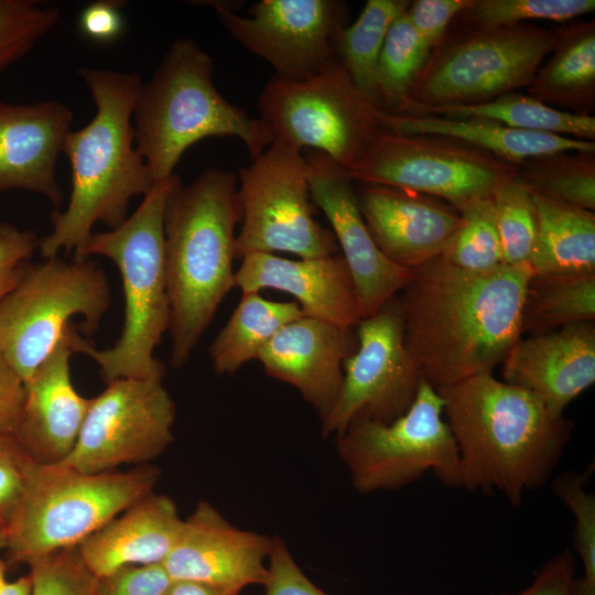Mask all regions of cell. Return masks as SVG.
<instances>
[{
  "label": "cell",
  "instance_id": "13",
  "mask_svg": "<svg viewBox=\"0 0 595 595\" xmlns=\"http://www.w3.org/2000/svg\"><path fill=\"white\" fill-rule=\"evenodd\" d=\"M517 165L461 140L401 134L381 129L348 171L354 181L407 188L442 199L455 209L490 197Z\"/></svg>",
  "mask_w": 595,
  "mask_h": 595
},
{
  "label": "cell",
  "instance_id": "17",
  "mask_svg": "<svg viewBox=\"0 0 595 595\" xmlns=\"http://www.w3.org/2000/svg\"><path fill=\"white\" fill-rule=\"evenodd\" d=\"M306 162L312 201L331 225L353 277L361 316L372 315L399 294L411 270L391 262L375 244L348 171L317 151Z\"/></svg>",
  "mask_w": 595,
  "mask_h": 595
},
{
  "label": "cell",
  "instance_id": "30",
  "mask_svg": "<svg viewBox=\"0 0 595 595\" xmlns=\"http://www.w3.org/2000/svg\"><path fill=\"white\" fill-rule=\"evenodd\" d=\"M404 115L476 117L524 131L558 134L576 140H595L594 116L560 110L518 91L507 93L483 104L415 108Z\"/></svg>",
  "mask_w": 595,
  "mask_h": 595
},
{
  "label": "cell",
  "instance_id": "40",
  "mask_svg": "<svg viewBox=\"0 0 595 595\" xmlns=\"http://www.w3.org/2000/svg\"><path fill=\"white\" fill-rule=\"evenodd\" d=\"M29 566L31 595H98V577L85 565L76 547L51 553Z\"/></svg>",
  "mask_w": 595,
  "mask_h": 595
},
{
  "label": "cell",
  "instance_id": "34",
  "mask_svg": "<svg viewBox=\"0 0 595 595\" xmlns=\"http://www.w3.org/2000/svg\"><path fill=\"white\" fill-rule=\"evenodd\" d=\"M432 50L411 24L407 10L391 24L377 67V98L382 111L397 113Z\"/></svg>",
  "mask_w": 595,
  "mask_h": 595
},
{
  "label": "cell",
  "instance_id": "25",
  "mask_svg": "<svg viewBox=\"0 0 595 595\" xmlns=\"http://www.w3.org/2000/svg\"><path fill=\"white\" fill-rule=\"evenodd\" d=\"M183 522L174 500L152 491L76 548L98 578L125 567L162 564L176 544Z\"/></svg>",
  "mask_w": 595,
  "mask_h": 595
},
{
  "label": "cell",
  "instance_id": "23",
  "mask_svg": "<svg viewBox=\"0 0 595 595\" xmlns=\"http://www.w3.org/2000/svg\"><path fill=\"white\" fill-rule=\"evenodd\" d=\"M502 365L504 381L539 397L556 415L595 382V325L571 324L520 339Z\"/></svg>",
  "mask_w": 595,
  "mask_h": 595
},
{
  "label": "cell",
  "instance_id": "32",
  "mask_svg": "<svg viewBox=\"0 0 595 595\" xmlns=\"http://www.w3.org/2000/svg\"><path fill=\"white\" fill-rule=\"evenodd\" d=\"M410 3L408 0H368L355 22L344 26L336 36L338 63L379 109L376 83L379 55L391 24Z\"/></svg>",
  "mask_w": 595,
  "mask_h": 595
},
{
  "label": "cell",
  "instance_id": "6",
  "mask_svg": "<svg viewBox=\"0 0 595 595\" xmlns=\"http://www.w3.org/2000/svg\"><path fill=\"white\" fill-rule=\"evenodd\" d=\"M175 176L156 181L119 227L93 232L87 242L85 258H108L122 280L125 321L116 344L100 350L78 328L72 338L73 351L90 357L106 383L119 378H164V365L154 350L170 325L164 212Z\"/></svg>",
  "mask_w": 595,
  "mask_h": 595
},
{
  "label": "cell",
  "instance_id": "28",
  "mask_svg": "<svg viewBox=\"0 0 595 595\" xmlns=\"http://www.w3.org/2000/svg\"><path fill=\"white\" fill-rule=\"evenodd\" d=\"M534 274H595V213L532 193Z\"/></svg>",
  "mask_w": 595,
  "mask_h": 595
},
{
  "label": "cell",
  "instance_id": "50",
  "mask_svg": "<svg viewBox=\"0 0 595 595\" xmlns=\"http://www.w3.org/2000/svg\"><path fill=\"white\" fill-rule=\"evenodd\" d=\"M32 582L29 574L8 581L0 589V595H31Z\"/></svg>",
  "mask_w": 595,
  "mask_h": 595
},
{
  "label": "cell",
  "instance_id": "33",
  "mask_svg": "<svg viewBox=\"0 0 595 595\" xmlns=\"http://www.w3.org/2000/svg\"><path fill=\"white\" fill-rule=\"evenodd\" d=\"M513 177L532 193L595 209V152L561 151L531 158L517 164Z\"/></svg>",
  "mask_w": 595,
  "mask_h": 595
},
{
  "label": "cell",
  "instance_id": "15",
  "mask_svg": "<svg viewBox=\"0 0 595 595\" xmlns=\"http://www.w3.org/2000/svg\"><path fill=\"white\" fill-rule=\"evenodd\" d=\"M175 403L163 378H119L91 398L76 444L62 462L85 474L149 464L174 440Z\"/></svg>",
  "mask_w": 595,
  "mask_h": 595
},
{
  "label": "cell",
  "instance_id": "5",
  "mask_svg": "<svg viewBox=\"0 0 595 595\" xmlns=\"http://www.w3.org/2000/svg\"><path fill=\"white\" fill-rule=\"evenodd\" d=\"M134 143L154 182L174 174L185 151L213 137L239 139L251 158L273 141L268 126L229 102L213 80V60L193 40H175L132 111Z\"/></svg>",
  "mask_w": 595,
  "mask_h": 595
},
{
  "label": "cell",
  "instance_id": "41",
  "mask_svg": "<svg viewBox=\"0 0 595 595\" xmlns=\"http://www.w3.org/2000/svg\"><path fill=\"white\" fill-rule=\"evenodd\" d=\"M35 464L14 433L0 430V518L6 522L20 501Z\"/></svg>",
  "mask_w": 595,
  "mask_h": 595
},
{
  "label": "cell",
  "instance_id": "7",
  "mask_svg": "<svg viewBox=\"0 0 595 595\" xmlns=\"http://www.w3.org/2000/svg\"><path fill=\"white\" fill-rule=\"evenodd\" d=\"M160 470L143 464L126 472L80 473L64 463L35 464L7 521L14 563L75 548L109 520L154 491Z\"/></svg>",
  "mask_w": 595,
  "mask_h": 595
},
{
  "label": "cell",
  "instance_id": "46",
  "mask_svg": "<svg viewBox=\"0 0 595 595\" xmlns=\"http://www.w3.org/2000/svg\"><path fill=\"white\" fill-rule=\"evenodd\" d=\"M575 567L574 554L565 548L542 564L527 588L517 594L501 595H571Z\"/></svg>",
  "mask_w": 595,
  "mask_h": 595
},
{
  "label": "cell",
  "instance_id": "44",
  "mask_svg": "<svg viewBox=\"0 0 595 595\" xmlns=\"http://www.w3.org/2000/svg\"><path fill=\"white\" fill-rule=\"evenodd\" d=\"M474 0H415L407 9L408 18L433 51L444 39L453 20Z\"/></svg>",
  "mask_w": 595,
  "mask_h": 595
},
{
  "label": "cell",
  "instance_id": "10",
  "mask_svg": "<svg viewBox=\"0 0 595 595\" xmlns=\"http://www.w3.org/2000/svg\"><path fill=\"white\" fill-rule=\"evenodd\" d=\"M443 399L422 379L405 413L389 423L358 419L334 436L336 452L359 494L397 490L432 472L459 487L458 456Z\"/></svg>",
  "mask_w": 595,
  "mask_h": 595
},
{
  "label": "cell",
  "instance_id": "4",
  "mask_svg": "<svg viewBox=\"0 0 595 595\" xmlns=\"http://www.w3.org/2000/svg\"><path fill=\"white\" fill-rule=\"evenodd\" d=\"M238 180L207 169L184 185L175 176L164 212V271L170 303V363L184 366L235 286Z\"/></svg>",
  "mask_w": 595,
  "mask_h": 595
},
{
  "label": "cell",
  "instance_id": "51",
  "mask_svg": "<svg viewBox=\"0 0 595 595\" xmlns=\"http://www.w3.org/2000/svg\"><path fill=\"white\" fill-rule=\"evenodd\" d=\"M7 548V522L0 518V550Z\"/></svg>",
  "mask_w": 595,
  "mask_h": 595
},
{
  "label": "cell",
  "instance_id": "14",
  "mask_svg": "<svg viewBox=\"0 0 595 595\" xmlns=\"http://www.w3.org/2000/svg\"><path fill=\"white\" fill-rule=\"evenodd\" d=\"M356 326V348L344 361L339 392L321 419L323 437L336 436L358 419L396 420L411 407L423 379L404 345L397 295Z\"/></svg>",
  "mask_w": 595,
  "mask_h": 595
},
{
  "label": "cell",
  "instance_id": "48",
  "mask_svg": "<svg viewBox=\"0 0 595 595\" xmlns=\"http://www.w3.org/2000/svg\"><path fill=\"white\" fill-rule=\"evenodd\" d=\"M24 385L0 355V430L15 432Z\"/></svg>",
  "mask_w": 595,
  "mask_h": 595
},
{
  "label": "cell",
  "instance_id": "29",
  "mask_svg": "<svg viewBox=\"0 0 595 595\" xmlns=\"http://www.w3.org/2000/svg\"><path fill=\"white\" fill-rule=\"evenodd\" d=\"M241 299L209 346L214 370L234 375L257 359L271 338L290 322L304 316L294 301H272L260 292H241Z\"/></svg>",
  "mask_w": 595,
  "mask_h": 595
},
{
  "label": "cell",
  "instance_id": "20",
  "mask_svg": "<svg viewBox=\"0 0 595 595\" xmlns=\"http://www.w3.org/2000/svg\"><path fill=\"white\" fill-rule=\"evenodd\" d=\"M69 323L57 345L24 385L15 436L37 464L62 463L73 451L90 399L75 389L69 369L73 334Z\"/></svg>",
  "mask_w": 595,
  "mask_h": 595
},
{
  "label": "cell",
  "instance_id": "26",
  "mask_svg": "<svg viewBox=\"0 0 595 595\" xmlns=\"http://www.w3.org/2000/svg\"><path fill=\"white\" fill-rule=\"evenodd\" d=\"M379 122L381 129L396 133L454 138L516 165L531 158L561 151L595 152L594 141L519 130L476 117L451 118L380 111Z\"/></svg>",
  "mask_w": 595,
  "mask_h": 595
},
{
  "label": "cell",
  "instance_id": "21",
  "mask_svg": "<svg viewBox=\"0 0 595 595\" xmlns=\"http://www.w3.org/2000/svg\"><path fill=\"white\" fill-rule=\"evenodd\" d=\"M241 292L272 289L292 295L304 316L351 328L363 318L353 277L342 257L288 259L253 253L235 273Z\"/></svg>",
  "mask_w": 595,
  "mask_h": 595
},
{
  "label": "cell",
  "instance_id": "36",
  "mask_svg": "<svg viewBox=\"0 0 595 595\" xmlns=\"http://www.w3.org/2000/svg\"><path fill=\"white\" fill-rule=\"evenodd\" d=\"M496 223L507 266L529 264L537 236V214L531 192L513 176L491 191Z\"/></svg>",
  "mask_w": 595,
  "mask_h": 595
},
{
  "label": "cell",
  "instance_id": "39",
  "mask_svg": "<svg viewBox=\"0 0 595 595\" xmlns=\"http://www.w3.org/2000/svg\"><path fill=\"white\" fill-rule=\"evenodd\" d=\"M56 6L34 0H0V72L24 56L58 22Z\"/></svg>",
  "mask_w": 595,
  "mask_h": 595
},
{
  "label": "cell",
  "instance_id": "47",
  "mask_svg": "<svg viewBox=\"0 0 595 595\" xmlns=\"http://www.w3.org/2000/svg\"><path fill=\"white\" fill-rule=\"evenodd\" d=\"M123 2L100 0L86 6L79 15L82 33L97 42H110L122 32L123 19L121 7Z\"/></svg>",
  "mask_w": 595,
  "mask_h": 595
},
{
  "label": "cell",
  "instance_id": "24",
  "mask_svg": "<svg viewBox=\"0 0 595 595\" xmlns=\"http://www.w3.org/2000/svg\"><path fill=\"white\" fill-rule=\"evenodd\" d=\"M72 121V110L57 100L0 101V193L34 192L60 209L64 195L55 166Z\"/></svg>",
  "mask_w": 595,
  "mask_h": 595
},
{
  "label": "cell",
  "instance_id": "18",
  "mask_svg": "<svg viewBox=\"0 0 595 595\" xmlns=\"http://www.w3.org/2000/svg\"><path fill=\"white\" fill-rule=\"evenodd\" d=\"M272 544L273 537L240 529L212 504L199 501L162 566L171 580L239 595L246 586L264 585Z\"/></svg>",
  "mask_w": 595,
  "mask_h": 595
},
{
  "label": "cell",
  "instance_id": "31",
  "mask_svg": "<svg viewBox=\"0 0 595 595\" xmlns=\"http://www.w3.org/2000/svg\"><path fill=\"white\" fill-rule=\"evenodd\" d=\"M594 318L595 274H532L523 302L522 334L548 333Z\"/></svg>",
  "mask_w": 595,
  "mask_h": 595
},
{
  "label": "cell",
  "instance_id": "49",
  "mask_svg": "<svg viewBox=\"0 0 595 595\" xmlns=\"http://www.w3.org/2000/svg\"><path fill=\"white\" fill-rule=\"evenodd\" d=\"M163 595H229L203 583L171 580Z\"/></svg>",
  "mask_w": 595,
  "mask_h": 595
},
{
  "label": "cell",
  "instance_id": "9",
  "mask_svg": "<svg viewBox=\"0 0 595 595\" xmlns=\"http://www.w3.org/2000/svg\"><path fill=\"white\" fill-rule=\"evenodd\" d=\"M111 304L105 271L85 259L58 256L28 261L13 289L0 299V355L25 385L60 342L72 317L93 335Z\"/></svg>",
  "mask_w": 595,
  "mask_h": 595
},
{
  "label": "cell",
  "instance_id": "52",
  "mask_svg": "<svg viewBox=\"0 0 595 595\" xmlns=\"http://www.w3.org/2000/svg\"><path fill=\"white\" fill-rule=\"evenodd\" d=\"M7 582V564L0 559V589L6 585Z\"/></svg>",
  "mask_w": 595,
  "mask_h": 595
},
{
  "label": "cell",
  "instance_id": "37",
  "mask_svg": "<svg viewBox=\"0 0 595 595\" xmlns=\"http://www.w3.org/2000/svg\"><path fill=\"white\" fill-rule=\"evenodd\" d=\"M594 469L592 464L583 472L566 470L552 482L553 494L573 513V548L583 564V574L574 577L571 595H595V495L586 489Z\"/></svg>",
  "mask_w": 595,
  "mask_h": 595
},
{
  "label": "cell",
  "instance_id": "11",
  "mask_svg": "<svg viewBox=\"0 0 595 595\" xmlns=\"http://www.w3.org/2000/svg\"><path fill=\"white\" fill-rule=\"evenodd\" d=\"M273 140L312 148L349 171L381 130L380 110L338 63L304 79L273 76L258 99Z\"/></svg>",
  "mask_w": 595,
  "mask_h": 595
},
{
  "label": "cell",
  "instance_id": "12",
  "mask_svg": "<svg viewBox=\"0 0 595 595\" xmlns=\"http://www.w3.org/2000/svg\"><path fill=\"white\" fill-rule=\"evenodd\" d=\"M240 204L236 259L253 253L290 252L300 258L339 252L331 229L312 214L306 158L273 140L238 171Z\"/></svg>",
  "mask_w": 595,
  "mask_h": 595
},
{
  "label": "cell",
  "instance_id": "3",
  "mask_svg": "<svg viewBox=\"0 0 595 595\" xmlns=\"http://www.w3.org/2000/svg\"><path fill=\"white\" fill-rule=\"evenodd\" d=\"M97 107L88 125L69 131L62 152L69 161L72 190L65 210L51 214L52 231L40 238L43 258L60 250L85 260V249L96 223L110 229L128 217L130 201L154 185L149 167L134 143L132 111L142 85L137 72L80 67Z\"/></svg>",
  "mask_w": 595,
  "mask_h": 595
},
{
  "label": "cell",
  "instance_id": "8",
  "mask_svg": "<svg viewBox=\"0 0 595 595\" xmlns=\"http://www.w3.org/2000/svg\"><path fill=\"white\" fill-rule=\"evenodd\" d=\"M558 36L559 28L533 23L450 26L397 113L483 104L527 88Z\"/></svg>",
  "mask_w": 595,
  "mask_h": 595
},
{
  "label": "cell",
  "instance_id": "1",
  "mask_svg": "<svg viewBox=\"0 0 595 595\" xmlns=\"http://www.w3.org/2000/svg\"><path fill=\"white\" fill-rule=\"evenodd\" d=\"M532 274L528 263L473 272L441 257L411 270L397 299L405 348L430 386L493 374L504 363L521 339Z\"/></svg>",
  "mask_w": 595,
  "mask_h": 595
},
{
  "label": "cell",
  "instance_id": "22",
  "mask_svg": "<svg viewBox=\"0 0 595 595\" xmlns=\"http://www.w3.org/2000/svg\"><path fill=\"white\" fill-rule=\"evenodd\" d=\"M355 340L351 328L301 316L283 326L257 360L269 377L295 388L322 419L339 392Z\"/></svg>",
  "mask_w": 595,
  "mask_h": 595
},
{
  "label": "cell",
  "instance_id": "42",
  "mask_svg": "<svg viewBox=\"0 0 595 595\" xmlns=\"http://www.w3.org/2000/svg\"><path fill=\"white\" fill-rule=\"evenodd\" d=\"M264 595H328L300 569L285 542L273 537Z\"/></svg>",
  "mask_w": 595,
  "mask_h": 595
},
{
  "label": "cell",
  "instance_id": "43",
  "mask_svg": "<svg viewBox=\"0 0 595 595\" xmlns=\"http://www.w3.org/2000/svg\"><path fill=\"white\" fill-rule=\"evenodd\" d=\"M39 241L33 230H21L13 224L0 223V299L20 281Z\"/></svg>",
  "mask_w": 595,
  "mask_h": 595
},
{
  "label": "cell",
  "instance_id": "2",
  "mask_svg": "<svg viewBox=\"0 0 595 595\" xmlns=\"http://www.w3.org/2000/svg\"><path fill=\"white\" fill-rule=\"evenodd\" d=\"M437 391L457 448L459 487L498 491L519 508L527 490L550 480L572 436L573 421L493 374Z\"/></svg>",
  "mask_w": 595,
  "mask_h": 595
},
{
  "label": "cell",
  "instance_id": "38",
  "mask_svg": "<svg viewBox=\"0 0 595 595\" xmlns=\"http://www.w3.org/2000/svg\"><path fill=\"white\" fill-rule=\"evenodd\" d=\"M594 9V0H474L450 26L495 28L536 20L564 23Z\"/></svg>",
  "mask_w": 595,
  "mask_h": 595
},
{
  "label": "cell",
  "instance_id": "35",
  "mask_svg": "<svg viewBox=\"0 0 595 595\" xmlns=\"http://www.w3.org/2000/svg\"><path fill=\"white\" fill-rule=\"evenodd\" d=\"M456 210L459 224L440 257L457 268L473 272H486L504 264L491 198L467 202Z\"/></svg>",
  "mask_w": 595,
  "mask_h": 595
},
{
  "label": "cell",
  "instance_id": "27",
  "mask_svg": "<svg viewBox=\"0 0 595 595\" xmlns=\"http://www.w3.org/2000/svg\"><path fill=\"white\" fill-rule=\"evenodd\" d=\"M539 67L528 96L560 110L591 115L595 104V23L559 28L558 40Z\"/></svg>",
  "mask_w": 595,
  "mask_h": 595
},
{
  "label": "cell",
  "instance_id": "16",
  "mask_svg": "<svg viewBox=\"0 0 595 595\" xmlns=\"http://www.w3.org/2000/svg\"><path fill=\"white\" fill-rule=\"evenodd\" d=\"M230 35L268 62L275 75L304 79L338 62L335 41L346 26V6L337 0H261L249 15L228 3L208 2Z\"/></svg>",
  "mask_w": 595,
  "mask_h": 595
},
{
  "label": "cell",
  "instance_id": "45",
  "mask_svg": "<svg viewBox=\"0 0 595 595\" xmlns=\"http://www.w3.org/2000/svg\"><path fill=\"white\" fill-rule=\"evenodd\" d=\"M170 582L162 564L130 566L98 578V595H163Z\"/></svg>",
  "mask_w": 595,
  "mask_h": 595
},
{
  "label": "cell",
  "instance_id": "19",
  "mask_svg": "<svg viewBox=\"0 0 595 595\" xmlns=\"http://www.w3.org/2000/svg\"><path fill=\"white\" fill-rule=\"evenodd\" d=\"M356 192L379 250L409 270L440 257L459 224L453 206L423 193L376 184H363Z\"/></svg>",
  "mask_w": 595,
  "mask_h": 595
}]
</instances>
